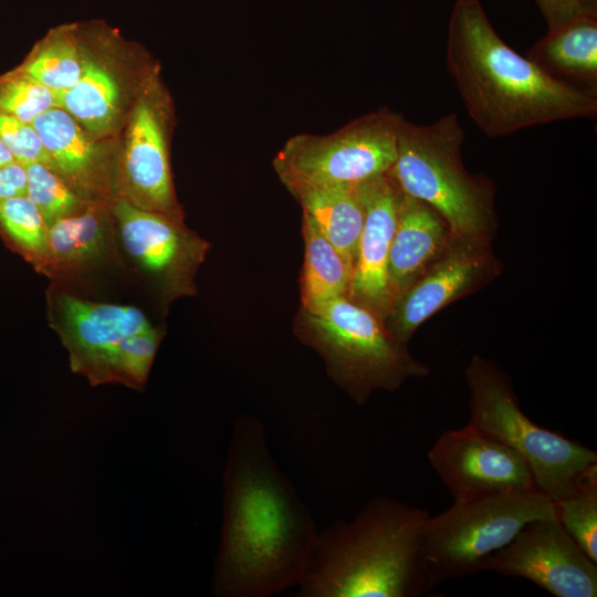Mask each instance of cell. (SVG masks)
<instances>
[{"instance_id":"30","label":"cell","mask_w":597,"mask_h":597,"mask_svg":"<svg viewBox=\"0 0 597 597\" xmlns=\"http://www.w3.org/2000/svg\"><path fill=\"white\" fill-rule=\"evenodd\" d=\"M549 27H556L585 11H583L579 0H538Z\"/></svg>"},{"instance_id":"19","label":"cell","mask_w":597,"mask_h":597,"mask_svg":"<svg viewBox=\"0 0 597 597\" xmlns=\"http://www.w3.org/2000/svg\"><path fill=\"white\" fill-rule=\"evenodd\" d=\"M31 125L36 130L54 171L72 187L93 185L98 151L82 125L61 107L39 115Z\"/></svg>"},{"instance_id":"25","label":"cell","mask_w":597,"mask_h":597,"mask_svg":"<svg viewBox=\"0 0 597 597\" xmlns=\"http://www.w3.org/2000/svg\"><path fill=\"white\" fill-rule=\"evenodd\" d=\"M23 165L27 171V196L40 210L48 227L75 214L81 200L60 175L42 163Z\"/></svg>"},{"instance_id":"8","label":"cell","mask_w":597,"mask_h":597,"mask_svg":"<svg viewBox=\"0 0 597 597\" xmlns=\"http://www.w3.org/2000/svg\"><path fill=\"white\" fill-rule=\"evenodd\" d=\"M397 115L380 108L325 134L289 138L273 159L283 182L357 185L386 174L397 157Z\"/></svg>"},{"instance_id":"3","label":"cell","mask_w":597,"mask_h":597,"mask_svg":"<svg viewBox=\"0 0 597 597\" xmlns=\"http://www.w3.org/2000/svg\"><path fill=\"white\" fill-rule=\"evenodd\" d=\"M429 513L375 496L356 516L318 535L298 583L300 597H420L436 583L422 549Z\"/></svg>"},{"instance_id":"22","label":"cell","mask_w":597,"mask_h":597,"mask_svg":"<svg viewBox=\"0 0 597 597\" xmlns=\"http://www.w3.org/2000/svg\"><path fill=\"white\" fill-rule=\"evenodd\" d=\"M85 62L69 32H62L29 59L20 73L61 95L78 81Z\"/></svg>"},{"instance_id":"13","label":"cell","mask_w":597,"mask_h":597,"mask_svg":"<svg viewBox=\"0 0 597 597\" xmlns=\"http://www.w3.org/2000/svg\"><path fill=\"white\" fill-rule=\"evenodd\" d=\"M63 339L74 371L104 384L108 358L125 337L151 328L134 306L94 303L65 295L61 302Z\"/></svg>"},{"instance_id":"9","label":"cell","mask_w":597,"mask_h":597,"mask_svg":"<svg viewBox=\"0 0 597 597\" xmlns=\"http://www.w3.org/2000/svg\"><path fill=\"white\" fill-rule=\"evenodd\" d=\"M525 578L556 597H596L597 563L558 519L525 524L503 548L488 556L481 572Z\"/></svg>"},{"instance_id":"10","label":"cell","mask_w":597,"mask_h":597,"mask_svg":"<svg viewBox=\"0 0 597 597\" xmlns=\"http://www.w3.org/2000/svg\"><path fill=\"white\" fill-rule=\"evenodd\" d=\"M428 460L455 503L538 491L527 464L515 451L469 422L442 432Z\"/></svg>"},{"instance_id":"24","label":"cell","mask_w":597,"mask_h":597,"mask_svg":"<svg viewBox=\"0 0 597 597\" xmlns=\"http://www.w3.org/2000/svg\"><path fill=\"white\" fill-rule=\"evenodd\" d=\"M557 519L579 547L597 563V473L554 502Z\"/></svg>"},{"instance_id":"6","label":"cell","mask_w":597,"mask_h":597,"mask_svg":"<svg viewBox=\"0 0 597 597\" xmlns=\"http://www.w3.org/2000/svg\"><path fill=\"white\" fill-rule=\"evenodd\" d=\"M465 379L469 423L515 451L545 496L556 502L597 473L596 451L533 422L522 411L510 379L494 364L474 356Z\"/></svg>"},{"instance_id":"11","label":"cell","mask_w":597,"mask_h":597,"mask_svg":"<svg viewBox=\"0 0 597 597\" xmlns=\"http://www.w3.org/2000/svg\"><path fill=\"white\" fill-rule=\"evenodd\" d=\"M496 272L489 242L453 235L442 256L396 298L384 323L406 345L423 322L480 287Z\"/></svg>"},{"instance_id":"2","label":"cell","mask_w":597,"mask_h":597,"mask_svg":"<svg viewBox=\"0 0 597 597\" xmlns=\"http://www.w3.org/2000/svg\"><path fill=\"white\" fill-rule=\"evenodd\" d=\"M446 63L468 114L490 138L573 118L597 117V95L556 80L507 45L478 0H458Z\"/></svg>"},{"instance_id":"16","label":"cell","mask_w":597,"mask_h":597,"mask_svg":"<svg viewBox=\"0 0 597 597\" xmlns=\"http://www.w3.org/2000/svg\"><path fill=\"white\" fill-rule=\"evenodd\" d=\"M453 235L433 208L399 190L388 260L394 302L442 256Z\"/></svg>"},{"instance_id":"26","label":"cell","mask_w":597,"mask_h":597,"mask_svg":"<svg viewBox=\"0 0 597 597\" xmlns=\"http://www.w3.org/2000/svg\"><path fill=\"white\" fill-rule=\"evenodd\" d=\"M0 224L24 252L45 255L49 227L28 196L0 200Z\"/></svg>"},{"instance_id":"7","label":"cell","mask_w":597,"mask_h":597,"mask_svg":"<svg viewBox=\"0 0 597 597\" xmlns=\"http://www.w3.org/2000/svg\"><path fill=\"white\" fill-rule=\"evenodd\" d=\"M540 519H557L554 502L540 491L485 496L429 514L422 549L436 584L481 572L482 562L507 545L521 528Z\"/></svg>"},{"instance_id":"20","label":"cell","mask_w":597,"mask_h":597,"mask_svg":"<svg viewBox=\"0 0 597 597\" xmlns=\"http://www.w3.org/2000/svg\"><path fill=\"white\" fill-rule=\"evenodd\" d=\"M304 264L300 279L301 308L315 312L345 295L352 265L305 216L302 219Z\"/></svg>"},{"instance_id":"17","label":"cell","mask_w":597,"mask_h":597,"mask_svg":"<svg viewBox=\"0 0 597 597\" xmlns=\"http://www.w3.org/2000/svg\"><path fill=\"white\" fill-rule=\"evenodd\" d=\"M526 57L549 76L597 95V23L586 11L549 29Z\"/></svg>"},{"instance_id":"1","label":"cell","mask_w":597,"mask_h":597,"mask_svg":"<svg viewBox=\"0 0 597 597\" xmlns=\"http://www.w3.org/2000/svg\"><path fill=\"white\" fill-rule=\"evenodd\" d=\"M317 535L307 505L272 458L263 423L238 418L223 473L213 593L271 597L297 586Z\"/></svg>"},{"instance_id":"12","label":"cell","mask_w":597,"mask_h":597,"mask_svg":"<svg viewBox=\"0 0 597 597\" xmlns=\"http://www.w3.org/2000/svg\"><path fill=\"white\" fill-rule=\"evenodd\" d=\"M356 190L364 223L345 296L384 321L394 304L388 260L399 190L388 172L357 184Z\"/></svg>"},{"instance_id":"5","label":"cell","mask_w":597,"mask_h":597,"mask_svg":"<svg viewBox=\"0 0 597 597\" xmlns=\"http://www.w3.org/2000/svg\"><path fill=\"white\" fill-rule=\"evenodd\" d=\"M297 337L324 359L332 380L358 405L375 390L392 391L428 368L411 356L370 310L338 296L315 312L300 310Z\"/></svg>"},{"instance_id":"27","label":"cell","mask_w":597,"mask_h":597,"mask_svg":"<svg viewBox=\"0 0 597 597\" xmlns=\"http://www.w3.org/2000/svg\"><path fill=\"white\" fill-rule=\"evenodd\" d=\"M60 96L20 72L0 80V112L28 124L44 112L60 107Z\"/></svg>"},{"instance_id":"31","label":"cell","mask_w":597,"mask_h":597,"mask_svg":"<svg viewBox=\"0 0 597 597\" xmlns=\"http://www.w3.org/2000/svg\"><path fill=\"white\" fill-rule=\"evenodd\" d=\"M14 160H15V158L13 157L12 153L9 150V148L0 139V166L10 164V163H12Z\"/></svg>"},{"instance_id":"18","label":"cell","mask_w":597,"mask_h":597,"mask_svg":"<svg viewBox=\"0 0 597 597\" xmlns=\"http://www.w3.org/2000/svg\"><path fill=\"white\" fill-rule=\"evenodd\" d=\"M307 217L352 265L364 223L357 185L287 182Z\"/></svg>"},{"instance_id":"23","label":"cell","mask_w":597,"mask_h":597,"mask_svg":"<svg viewBox=\"0 0 597 597\" xmlns=\"http://www.w3.org/2000/svg\"><path fill=\"white\" fill-rule=\"evenodd\" d=\"M103 239V222L96 213L72 214L49 227L45 255L60 263L80 262L96 254Z\"/></svg>"},{"instance_id":"21","label":"cell","mask_w":597,"mask_h":597,"mask_svg":"<svg viewBox=\"0 0 597 597\" xmlns=\"http://www.w3.org/2000/svg\"><path fill=\"white\" fill-rule=\"evenodd\" d=\"M119 88L115 77L100 64L86 61L78 81L60 96L61 108L86 132L108 133L118 113Z\"/></svg>"},{"instance_id":"29","label":"cell","mask_w":597,"mask_h":597,"mask_svg":"<svg viewBox=\"0 0 597 597\" xmlns=\"http://www.w3.org/2000/svg\"><path fill=\"white\" fill-rule=\"evenodd\" d=\"M27 196V171L23 164L14 160L0 166V200Z\"/></svg>"},{"instance_id":"4","label":"cell","mask_w":597,"mask_h":597,"mask_svg":"<svg viewBox=\"0 0 597 597\" xmlns=\"http://www.w3.org/2000/svg\"><path fill=\"white\" fill-rule=\"evenodd\" d=\"M464 130L455 113L427 125L397 115V188L433 208L457 237L489 242L495 227L494 187L463 166Z\"/></svg>"},{"instance_id":"28","label":"cell","mask_w":597,"mask_h":597,"mask_svg":"<svg viewBox=\"0 0 597 597\" xmlns=\"http://www.w3.org/2000/svg\"><path fill=\"white\" fill-rule=\"evenodd\" d=\"M0 139L17 161L21 164L42 163L52 168L49 155L31 124L0 112Z\"/></svg>"},{"instance_id":"15","label":"cell","mask_w":597,"mask_h":597,"mask_svg":"<svg viewBox=\"0 0 597 597\" xmlns=\"http://www.w3.org/2000/svg\"><path fill=\"white\" fill-rule=\"evenodd\" d=\"M114 213L127 252L146 269L185 280L205 245L178 226L177 220L146 210L121 198Z\"/></svg>"},{"instance_id":"14","label":"cell","mask_w":597,"mask_h":597,"mask_svg":"<svg viewBox=\"0 0 597 597\" xmlns=\"http://www.w3.org/2000/svg\"><path fill=\"white\" fill-rule=\"evenodd\" d=\"M124 176L134 201L146 210L177 220L165 126L157 108L142 100L129 124Z\"/></svg>"}]
</instances>
